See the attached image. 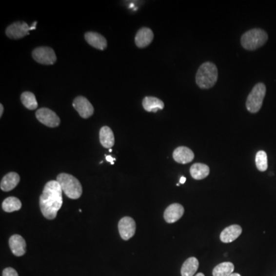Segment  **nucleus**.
Wrapping results in <instances>:
<instances>
[{"mask_svg": "<svg viewBox=\"0 0 276 276\" xmlns=\"http://www.w3.org/2000/svg\"><path fill=\"white\" fill-rule=\"evenodd\" d=\"M62 189L57 180H51L44 187L39 198L41 214L48 219H54L62 206Z\"/></svg>", "mask_w": 276, "mask_h": 276, "instance_id": "nucleus-1", "label": "nucleus"}, {"mask_svg": "<svg viewBox=\"0 0 276 276\" xmlns=\"http://www.w3.org/2000/svg\"><path fill=\"white\" fill-rule=\"evenodd\" d=\"M218 80V69L215 64L205 62L199 67L196 75V82L201 89L213 88Z\"/></svg>", "mask_w": 276, "mask_h": 276, "instance_id": "nucleus-2", "label": "nucleus"}, {"mask_svg": "<svg viewBox=\"0 0 276 276\" xmlns=\"http://www.w3.org/2000/svg\"><path fill=\"white\" fill-rule=\"evenodd\" d=\"M57 181L61 186L63 193L68 198L77 199L81 197L82 194V187L77 178L71 174L62 173L58 175Z\"/></svg>", "mask_w": 276, "mask_h": 276, "instance_id": "nucleus-3", "label": "nucleus"}, {"mask_svg": "<svg viewBox=\"0 0 276 276\" xmlns=\"http://www.w3.org/2000/svg\"><path fill=\"white\" fill-rule=\"evenodd\" d=\"M267 33L261 29H253L244 33L241 37V45L246 50L259 49L267 41Z\"/></svg>", "mask_w": 276, "mask_h": 276, "instance_id": "nucleus-4", "label": "nucleus"}, {"mask_svg": "<svg viewBox=\"0 0 276 276\" xmlns=\"http://www.w3.org/2000/svg\"><path fill=\"white\" fill-rule=\"evenodd\" d=\"M266 87L263 83H258L253 87L246 100V108L251 113H257L263 104Z\"/></svg>", "mask_w": 276, "mask_h": 276, "instance_id": "nucleus-5", "label": "nucleus"}, {"mask_svg": "<svg viewBox=\"0 0 276 276\" xmlns=\"http://www.w3.org/2000/svg\"><path fill=\"white\" fill-rule=\"evenodd\" d=\"M32 56L35 61L41 65H53L57 61L55 51L49 47H38L33 51Z\"/></svg>", "mask_w": 276, "mask_h": 276, "instance_id": "nucleus-6", "label": "nucleus"}, {"mask_svg": "<svg viewBox=\"0 0 276 276\" xmlns=\"http://www.w3.org/2000/svg\"><path fill=\"white\" fill-rule=\"evenodd\" d=\"M36 118L40 123L49 127L59 126L60 118L55 111L49 108H41L36 112Z\"/></svg>", "mask_w": 276, "mask_h": 276, "instance_id": "nucleus-7", "label": "nucleus"}, {"mask_svg": "<svg viewBox=\"0 0 276 276\" xmlns=\"http://www.w3.org/2000/svg\"><path fill=\"white\" fill-rule=\"evenodd\" d=\"M31 27L26 22H17L6 28V34L8 38L11 39H20L28 36Z\"/></svg>", "mask_w": 276, "mask_h": 276, "instance_id": "nucleus-8", "label": "nucleus"}, {"mask_svg": "<svg viewBox=\"0 0 276 276\" xmlns=\"http://www.w3.org/2000/svg\"><path fill=\"white\" fill-rule=\"evenodd\" d=\"M72 105L74 108L78 111L79 115L84 119L89 118L90 117L93 115L94 111H95L94 107L89 100L83 96H78L77 98L74 99Z\"/></svg>", "mask_w": 276, "mask_h": 276, "instance_id": "nucleus-9", "label": "nucleus"}, {"mask_svg": "<svg viewBox=\"0 0 276 276\" xmlns=\"http://www.w3.org/2000/svg\"><path fill=\"white\" fill-rule=\"evenodd\" d=\"M118 230L120 237L124 240H128L135 236V232H136L135 221L131 217H123L119 221Z\"/></svg>", "mask_w": 276, "mask_h": 276, "instance_id": "nucleus-10", "label": "nucleus"}, {"mask_svg": "<svg viewBox=\"0 0 276 276\" xmlns=\"http://www.w3.org/2000/svg\"><path fill=\"white\" fill-rule=\"evenodd\" d=\"M184 214V208L181 204L173 203L166 209L163 217L166 222L168 223H174L179 220Z\"/></svg>", "mask_w": 276, "mask_h": 276, "instance_id": "nucleus-11", "label": "nucleus"}, {"mask_svg": "<svg viewBox=\"0 0 276 276\" xmlns=\"http://www.w3.org/2000/svg\"><path fill=\"white\" fill-rule=\"evenodd\" d=\"M154 39V33L150 28L144 27L138 30L135 36V44L140 49L148 46Z\"/></svg>", "mask_w": 276, "mask_h": 276, "instance_id": "nucleus-12", "label": "nucleus"}, {"mask_svg": "<svg viewBox=\"0 0 276 276\" xmlns=\"http://www.w3.org/2000/svg\"><path fill=\"white\" fill-rule=\"evenodd\" d=\"M9 245L12 253L16 256H22L26 253V242L21 236L17 234L12 236L9 238Z\"/></svg>", "mask_w": 276, "mask_h": 276, "instance_id": "nucleus-13", "label": "nucleus"}, {"mask_svg": "<svg viewBox=\"0 0 276 276\" xmlns=\"http://www.w3.org/2000/svg\"><path fill=\"white\" fill-rule=\"evenodd\" d=\"M84 39L91 46L99 50H104L108 46L107 40L104 36L95 32H88L84 34Z\"/></svg>", "mask_w": 276, "mask_h": 276, "instance_id": "nucleus-14", "label": "nucleus"}, {"mask_svg": "<svg viewBox=\"0 0 276 276\" xmlns=\"http://www.w3.org/2000/svg\"><path fill=\"white\" fill-rule=\"evenodd\" d=\"M173 158L177 163L186 164L194 160V154L188 147H179L174 150Z\"/></svg>", "mask_w": 276, "mask_h": 276, "instance_id": "nucleus-15", "label": "nucleus"}, {"mask_svg": "<svg viewBox=\"0 0 276 276\" xmlns=\"http://www.w3.org/2000/svg\"><path fill=\"white\" fill-rule=\"evenodd\" d=\"M242 227L238 225H232L222 230L220 234V240L224 243H230L237 239L242 234Z\"/></svg>", "mask_w": 276, "mask_h": 276, "instance_id": "nucleus-16", "label": "nucleus"}, {"mask_svg": "<svg viewBox=\"0 0 276 276\" xmlns=\"http://www.w3.org/2000/svg\"><path fill=\"white\" fill-rule=\"evenodd\" d=\"M20 181V175L16 172H10L3 177L2 181L0 183V187H1V190H3V191L9 192V191H11L12 190L16 188Z\"/></svg>", "mask_w": 276, "mask_h": 276, "instance_id": "nucleus-17", "label": "nucleus"}, {"mask_svg": "<svg viewBox=\"0 0 276 276\" xmlns=\"http://www.w3.org/2000/svg\"><path fill=\"white\" fill-rule=\"evenodd\" d=\"M100 143L105 148L111 149L115 144V135L113 131L108 126L101 127L99 132Z\"/></svg>", "mask_w": 276, "mask_h": 276, "instance_id": "nucleus-18", "label": "nucleus"}, {"mask_svg": "<svg viewBox=\"0 0 276 276\" xmlns=\"http://www.w3.org/2000/svg\"><path fill=\"white\" fill-rule=\"evenodd\" d=\"M143 108L148 112H154L156 113L158 110H163L164 108V103L163 100L156 97L147 96L145 97L142 101Z\"/></svg>", "mask_w": 276, "mask_h": 276, "instance_id": "nucleus-19", "label": "nucleus"}, {"mask_svg": "<svg viewBox=\"0 0 276 276\" xmlns=\"http://www.w3.org/2000/svg\"><path fill=\"white\" fill-rule=\"evenodd\" d=\"M190 175L195 179H203L210 174V167L204 163H197L191 166L190 170Z\"/></svg>", "mask_w": 276, "mask_h": 276, "instance_id": "nucleus-20", "label": "nucleus"}, {"mask_svg": "<svg viewBox=\"0 0 276 276\" xmlns=\"http://www.w3.org/2000/svg\"><path fill=\"white\" fill-rule=\"evenodd\" d=\"M199 268V261L195 257H190L185 261L181 268L182 276H194Z\"/></svg>", "mask_w": 276, "mask_h": 276, "instance_id": "nucleus-21", "label": "nucleus"}, {"mask_svg": "<svg viewBox=\"0 0 276 276\" xmlns=\"http://www.w3.org/2000/svg\"><path fill=\"white\" fill-rule=\"evenodd\" d=\"M234 271V265L232 262H226L219 264L213 271L214 276H230Z\"/></svg>", "mask_w": 276, "mask_h": 276, "instance_id": "nucleus-22", "label": "nucleus"}, {"mask_svg": "<svg viewBox=\"0 0 276 276\" xmlns=\"http://www.w3.org/2000/svg\"><path fill=\"white\" fill-rule=\"evenodd\" d=\"M21 208H22L21 201L15 197H9L6 198L2 203V209L6 213L18 211Z\"/></svg>", "mask_w": 276, "mask_h": 276, "instance_id": "nucleus-23", "label": "nucleus"}, {"mask_svg": "<svg viewBox=\"0 0 276 276\" xmlns=\"http://www.w3.org/2000/svg\"><path fill=\"white\" fill-rule=\"evenodd\" d=\"M21 101L25 108L29 110H35L38 108V102L34 94L30 92H25L21 95Z\"/></svg>", "mask_w": 276, "mask_h": 276, "instance_id": "nucleus-24", "label": "nucleus"}, {"mask_svg": "<svg viewBox=\"0 0 276 276\" xmlns=\"http://www.w3.org/2000/svg\"><path fill=\"white\" fill-rule=\"evenodd\" d=\"M256 165L261 172H264L268 169L267 154L264 151H259L256 156Z\"/></svg>", "mask_w": 276, "mask_h": 276, "instance_id": "nucleus-25", "label": "nucleus"}, {"mask_svg": "<svg viewBox=\"0 0 276 276\" xmlns=\"http://www.w3.org/2000/svg\"><path fill=\"white\" fill-rule=\"evenodd\" d=\"M2 276H19L18 273L13 268H6L2 271Z\"/></svg>", "mask_w": 276, "mask_h": 276, "instance_id": "nucleus-26", "label": "nucleus"}, {"mask_svg": "<svg viewBox=\"0 0 276 276\" xmlns=\"http://www.w3.org/2000/svg\"><path fill=\"white\" fill-rule=\"evenodd\" d=\"M106 157V160H108V162H110V163H111V164H112V165H113L114 162H115V158H112V157L111 156H105Z\"/></svg>", "mask_w": 276, "mask_h": 276, "instance_id": "nucleus-27", "label": "nucleus"}, {"mask_svg": "<svg viewBox=\"0 0 276 276\" xmlns=\"http://www.w3.org/2000/svg\"><path fill=\"white\" fill-rule=\"evenodd\" d=\"M4 108L3 105L2 104H0V117L2 118V115H3Z\"/></svg>", "mask_w": 276, "mask_h": 276, "instance_id": "nucleus-28", "label": "nucleus"}, {"mask_svg": "<svg viewBox=\"0 0 276 276\" xmlns=\"http://www.w3.org/2000/svg\"><path fill=\"white\" fill-rule=\"evenodd\" d=\"M186 180H187V178L185 177H182L180 179H179V183H181V184H183V183H185V182H186Z\"/></svg>", "mask_w": 276, "mask_h": 276, "instance_id": "nucleus-29", "label": "nucleus"}, {"mask_svg": "<svg viewBox=\"0 0 276 276\" xmlns=\"http://www.w3.org/2000/svg\"><path fill=\"white\" fill-rule=\"evenodd\" d=\"M230 276H241L240 275L238 274V273H233V274L230 275Z\"/></svg>", "mask_w": 276, "mask_h": 276, "instance_id": "nucleus-30", "label": "nucleus"}, {"mask_svg": "<svg viewBox=\"0 0 276 276\" xmlns=\"http://www.w3.org/2000/svg\"><path fill=\"white\" fill-rule=\"evenodd\" d=\"M195 276H205L203 273H198V274L196 275Z\"/></svg>", "mask_w": 276, "mask_h": 276, "instance_id": "nucleus-31", "label": "nucleus"}]
</instances>
